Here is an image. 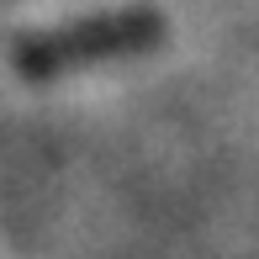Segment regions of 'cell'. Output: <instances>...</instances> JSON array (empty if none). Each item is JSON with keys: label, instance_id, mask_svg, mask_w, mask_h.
<instances>
[{"label": "cell", "instance_id": "1", "mask_svg": "<svg viewBox=\"0 0 259 259\" xmlns=\"http://www.w3.org/2000/svg\"><path fill=\"white\" fill-rule=\"evenodd\" d=\"M164 16L154 6H122V11H101L85 21H64V27H42L32 37L16 42V74L27 79H64L79 69H101L116 58L148 53L164 42Z\"/></svg>", "mask_w": 259, "mask_h": 259}]
</instances>
